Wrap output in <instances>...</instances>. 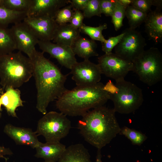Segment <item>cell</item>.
<instances>
[{
    "label": "cell",
    "mask_w": 162,
    "mask_h": 162,
    "mask_svg": "<svg viewBox=\"0 0 162 162\" xmlns=\"http://www.w3.org/2000/svg\"><path fill=\"white\" fill-rule=\"evenodd\" d=\"M16 49V43L10 28L0 26V55L13 52Z\"/></svg>",
    "instance_id": "cell-23"
},
{
    "label": "cell",
    "mask_w": 162,
    "mask_h": 162,
    "mask_svg": "<svg viewBox=\"0 0 162 162\" xmlns=\"http://www.w3.org/2000/svg\"><path fill=\"white\" fill-rule=\"evenodd\" d=\"M33 72L32 60L22 52L0 55V84L4 89L20 87L30 80Z\"/></svg>",
    "instance_id": "cell-4"
},
{
    "label": "cell",
    "mask_w": 162,
    "mask_h": 162,
    "mask_svg": "<svg viewBox=\"0 0 162 162\" xmlns=\"http://www.w3.org/2000/svg\"><path fill=\"white\" fill-rule=\"evenodd\" d=\"M70 0H32L27 16L53 18L60 8L70 4Z\"/></svg>",
    "instance_id": "cell-14"
},
{
    "label": "cell",
    "mask_w": 162,
    "mask_h": 162,
    "mask_svg": "<svg viewBox=\"0 0 162 162\" xmlns=\"http://www.w3.org/2000/svg\"><path fill=\"white\" fill-rule=\"evenodd\" d=\"M98 64L102 74L115 81L124 79L132 71L133 63L119 57L115 53L104 54L98 58Z\"/></svg>",
    "instance_id": "cell-9"
},
{
    "label": "cell",
    "mask_w": 162,
    "mask_h": 162,
    "mask_svg": "<svg viewBox=\"0 0 162 162\" xmlns=\"http://www.w3.org/2000/svg\"><path fill=\"white\" fill-rule=\"evenodd\" d=\"M72 79L77 86H86L100 82L102 73L98 64L89 60L77 62L71 69Z\"/></svg>",
    "instance_id": "cell-10"
},
{
    "label": "cell",
    "mask_w": 162,
    "mask_h": 162,
    "mask_svg": "<svg viewBox=\"0 0 162 162\" xmlns=\"http://www.w3.org/2000/svg\"><path fill=\"white\" fill-rule=\"evenodd\" d=\"M57 162H92L88 150L82 144L67 148Z\"/></svg>",
    "instance_id": "cell-19"
},
{
    "label": "cell",
    "mask_w": 162,
    "mask_h": 162,
    "mask_svg": "<svg viewBox=\"0 0 162 162\" xmlns=\"http://www.w3.org/2000/svg\"><path fill=\"white\" fill-rule=\"evenodd\" d=\"M89 0H70V4L74 10L82 11Z\"/></svg>",
    "instance_id": "cell-35"
},
{
    "label": "cell",
    "mask_w": 162,
    "mask_h": 162,
    "mask_svg": "<svg viewBox=\"0 0 162 162\" xmlns=\"http://www.w3.org/2000/svg\"><path fill=\"white\" fill-rule=\"evenodd\" d=\"M74 10L70 4L59 9L56 13L54 19L58 25L68 23L73 15Z\"/></svg>",
    "instance_id": "cell-27"
},
{
    "label": "cell",
    "mask_w": 162,
    "mask_h": 162,
    "mask_svg": "<svg viewBox=\"0 0 162 162\" xmlns=\"http://www.w3.org/2000/svg\"><path fill=\"white\" fill-rule=\"evenodd\" d=\"M27 16V12L19 11L0 7V26L8 27L10 24L22 22Z\"/></svg>",
    "instance_id": "cell-22"
},
{
    "label": "cell",
    "mask_w": 162,
    "mask_h": 162,
    "mask_svg": "<svg viewBox=\"0 0 162 162\" xmlns=\"http://www.w3.org/2000/svg\"><path fill=\"white\" fill-rule=\"evenodd\" d=\"M152 5L156 7V8L161 9L162 8V0H152Z\"/></svg>",
    "instance_id": "cell-38"
},
{
    "label": "cell",
    "mask_w": 162,
    "mask_h": 162,
    "mask_svg": "<svg viewBox=\"0 0 162 162\" xmlns=\"http://www.w3.org/2000/svg\"><path fill=\"white\" fill-rule=\"evenodd\" d=\"M131 5L148 14L152 10V0H132Z\"/></svg>",
    "instance_id": "cell-33"
},
{
    "label": "cell",
    "mask_w": 162,
    "mask_h": 162,
    "mask_svg": "<svg viewBox=\"0 0 162 162\" xmlns=\"http://www.w3.org/2000/svg\"><path fill=\"white\" fill-rule=\"evenodd\" d=\"M74 12L69 24L73 27L79 29L83 24L84 18L82 12L76 10H74Z\"/></svg>",
    "instance_id": "cell-34"
},
{
    "label": "cell",
    "mask_w": 162,
    "mask_h": 162,
    "mask_svg": "<svg viewBox=\"0 0 162 162\" xmlns=\"http://www.w3.org/2000/svg\"><path fill=\"white\" fill-rule=\"evenodd\" d=\"M23 22L32 31L39 40H53L58 26L53 18L45 16L40 17L26 16Z\"/></svg>",
    "instance_id": "cell-12"
},
{
    "label": "cell",
    "mask_w": 162,
    "mask_h": 162,
    "mask_svg": "<svg viewBox=\"0 0 162 162\" xmlns=\"http://www.w3.org/2000/svg\"><path fill=\"white\" fill-rule=\"evenodd\" d=\"M82 11L84 18H89L94 16L101 17L100 0H89Z\"/></svg>",
    "instance_id": "cell-30"
},
{
    "label": "cell",
    "mask_w": 162,
    "mask_h": 162,
    "mask_svg": "<svg viewBox=\"0 0 162 162\" xmlns=\"http://www.w3.org/2000/svg\"><path fill=\"white\" fill-rule=\"evenodd\" d=\"M42 52L49 54L56 59L62 66L70 70L77 62L71 47L52 43L51 41L39 40L38 44Z\"/></svg>",
    "instance_id": "cell-13"
},
{
    "label": "cell",
    "mask_w": 162,
    "mask_h": 162,
    "mask_svg": "<svg viewBox=\"0 0 162 162\" xmlns=\"http://www.w3.org/2000/svg\"><path fill=\"white\" fill-rule=\"evenodd\" d=\"M147 14L132 5L128 7L125 10V16L128 20L129 28L136 29L144 22Z\"/></svg>",
    "instance_id": "cell-24"
},
{
    "label": "cell",
    "mask_w": 162,
    "mask_h": 162,
    "mask_svg": "<svg viewBox=\"0 0 162 162\" xmlns=\"http://www.w3.org/2000/svg\"><path fill=\"white\" fill-rule=\"evenodd\" d=\"M2 106V105L1 102L0 98V118H1V116H2V113H1L2 111V107H1Z\"/></svg>",
    "instance_id": "cell-40"
},
{
    "label": "cell",
    "mask_w": 162,
    "mask_h": 162,
    "mask_svg": "<svg viewBox=\"0 0 162 162\" xmlns=\"http://www.w3.org/2000/svg\"><path fill=\"white\" fill-rule=\"evenodd\" d=\"M66 146L59 142L56 143L40 142L35 148V156L44 161L57 162L66 149Z\"/></svg>",
    "instance_id": "cell-17"
},
{
    "label": "cell",
    "mask_w": 162,
    "mask_h": 162,
    "mask_svg": "<svg viewBox=\"0 0 162 162\" xmlns=\"http://www.w3.org/2000/svg\"><path fill=\"white\" fill-rule=\"evenodd\" d=\"M5 90V92L0 95L2 105L4 107L9 115L17 118L16 110L17 107L23 106L20 91L18 88L11 87L7 88Z\"/></svg>",
    "instance_id": "cell-18"
},
{
    "label": "cell",
    "mask_w": 162,
    "mask_h": 162,
    "mask_svg": "<svg viewBox=\"0 0 162 162\" xmlns=\"http://www.w3.org/2000/svg\"><path fill=\"white\" fill-rule=\"evenodd\" d=\"M13 153L10 148L0 146V159L7 155H11Z\"/></svg>",
    "instance_id": "cell-36"
},
{
    "label": "cell",
    "mask_w": 162,
    "mask_h": 162,
    "mask_svg": "<svg viewBox=\"0 0 162 162\" xmlns=\"http://www.w3.org/2000/svg\"><path fill=\"white\" fill-rule=\"evenodd\" d=\"M4 133L17 145L28 146L35 148L40 143L36 132L32 129L16 127L10 124L4 126Z\"/></svg>",
    "instance_id": "cell-15"
},
{
    "label": "cell",
    "mask_w": 162,
    "mask_h": 162,
    "mask_svg": "<svg viewBox=\"0 0 162 162\" xmlns=\"http://www.w3.org/2000/svg\"><path fill=\"white\" fill-rule=\"evenodd\" d=\"M97 47V44L94 40L81 36L71 46L75 55L84 60L89 59L92 57L98 56Z\"/></svg>",
    "instance_id": "cell-21"
},
{
    "label": "cell",
    "mask_w": 162,
    "mask_h": 162,
    "mask_svg": "<svg viewBox=\"0 0 162 162\" xmlns=\"http://www.w3.org/2000/svg\"><path fill=\"white\" fill-rule=\"evenodd\" d=\"M4 0H0V7L3 6Z\"/></svg>",
    "instance_id": "cell-41"
},
{
    "label": "cell",
    "mask_w": 162,
    "mask_h": 162,
    "mask_svg": "<svg viewBox=\"0 0 162 162\" xmlns=\"http://www.w3.org/2000/svg\"><path fill=\"white\" fill-rule=\"evenodd\" d=\"M19 51L26 54L31 60L36 51L39 40L23 21L15 24L10 28Z\"/></svg>",
    "instance_id": "cell-11"
},
{
    "label": "cell",
    "mask_w": 162,
    "mask_h": 162,
    "mask_svg": "<svg viewBox=\"0 0 162 162\" xmlns=\"http://www.w3.org/2000/svg\"><path fill=\"white\" fill-rule=\"evenodd\" d=\"M107 25L106 23L96 27L88 26L83 23L79 30L80 32L88 35L91 39L99 41L102 43L106 40L102 32L103 30L107 29Z\"/></svg>",
    "instance_id": "cell-25"
},
{
    "label": "cell",
    "mask_w": 162,
    "mask_h": 162,
    "mask_svg": "<svg viewBox=\"0 0 162 162\" xmlns=\"http://www.w3.org/2000/svg\"><path fill=\"white\" fill-rule=\"evenodd\" d=\"M101 149H98L95 162H102Z\"/></svg>",
    "instance_id": "cell-39"
},
{
    "label": "cell",
    "mask_w": 162,
    "mask_h": 162,
    "mask_svg": "<svg viewBox=\"0 0 162 162\" xmlns=\"http://www.w3.org/2000/svg\"><path fill=\"white\" fill-rule=\"evenodd\" d=\"M123 31L120 34L114 37H110L102 43V49L105 54L112 53V49L118 44L124 35Z\"/></svg>",
    "instance_id": "cell-31"
},
{
    "label": "cell",
    "mask_w": 162,
    "mask_h": 162,
    "mask_svg": "<svg viewBox=\"0 0 162 162\" xmlns=\"http://www.w3.org/2000/svg\"><path fill=\"white\" fill-rule=\"evenodd\" d=\"M119 134L125 136L135 145H141L147 139L144 134L126 126L121 128Z\"/></svg>",
    "instance_id": "cell-26"
},
{
    "label": "cell",
    "mask_w": 162,
    "mask_h": 162,
    "mask_svg": "<svg viewBox=\"0 0 162 162\" xmlns=\"http://www.w3.org/2000/svg\"><path fill=\"white\" fill-rule=\"evenodd\" d=\"M79 29L69 23L58 25L53 40V43L71 47L80 36Z\"/></svg>",
    "instance_id": "cell-20"
},
{
    "label": "cell",
    "mask_w": 162,
    "mask_h": 162,
    "mask_svg": "<svg viewBox=\"0 0 162 162\" xmlns=\"http://www.w3.org/2000/svg\"><path fill=\"white\" fill-rule=\"evenodd\" d=\"M125 10L126 9L117 0L114 10L111 16V22L116 31H118L123 26Z\"/></svg>",
    "instance_id": "cell-28"
},
{
    "label": "cell",
    "mask_w": 162,
    "mask_h": 162,
    "mask_svg": "<svg viewBox=\"0 0 162 162\" xmlns=\"http://www.w3.org/2000/svg\"><path fill=\"white\" fill-rule=\"evenodd\" d=\"M109 81L106 85L113 102L115 112L122 114L133 113L142 105L144 100L142 89L135 84L122 79Z\"/></svg>",
    "instance_id": "cell-5"
},
{
    "label": "cell",
    "mask_w": 162,
    "mask_h": 162,
    "mask_svg": "<svg viewBox=\"0 0 162 162\" xmlns=\"http://www.w3.org/2000/svg\"><path fill=\"white\" fill-rule=\"evenodd\" d=\"M124 35L114 48L115 53L129 62H134L144 51L146 44L140 32L129 28L123 31Z\"/></svg>",
    "instance_id": "cell-8"
},
{
    "label": "cell",
    "mask_w": 162,
    "mask_h": 162,
    "mask_svg": "<svg viewBox=\"0 0 162 162\" xmlns=\"http://www.w3.org/2000/svg\"><path fill=\"white\" fill-rule=\"evenodd\" d=\"M110 99L106 85L99 82L67 89L56 102V108L67 116H82L91 109L104 106Z\"/></svg>",
    "instance_id": "cell-3"
},
{
    "label": "cell",
    "mask_w": 162,
    "mask_h": 162,
    "mask_svg": "<svg viewBox=\"0 0 162 162\" xmlns=\"http://www.w3.org/2000/svg\"><path fill=\"white\" fill-rule=\"evenodd\" d=\"M113 109L104 106L89 110L78 122L80 133L87 142L98 149L109 144L121 129Z\"/></svg>",
    "instance_id": "cell-2"
},
{
    "label": "cell",
    "mask_w": 162,
    "mask_h": 162,
    "mask_svg": "<svg viewBox=\"0 0 162 162\" xmlns=\"http://www.w3.org/2000/svg\"><path fill=\"white\" fill-rule=\"evenodd\" d=\"M37 50L31 60L33 65L34 76L37 91L36 108L45 115L49 104L59 98L68 89L65 86L68 74Z\"/></svg>",
    "instance_id": "cell-1"
},
{
    "label": "cell",
    "mask_w": 162,
    "mask_h": 162,
    "mask_svg": "<svg viewBox=\"0 0 162 162\" xmlns=\"http://www.w3.org/2000/svg\"><path fill=\"white\" fill-rule=\"evenodd\" d=\"M118 1L126 9L132 3V0H118Z\"/></svg>",
    "instance_id": "cell-37"
},
{
    "label": "cell",
    "mask_w": 162,
    "mask_h": 162,
    "mask_svg": "<svg viewBox=\"0 0 162 162\" xmlns=\"http://www.w3.org/2000/svg\"><path fill=\"white\" fill-rule=\"evenodd\" d=\"M44 162H53V161H44Z\"/></svg>",
    "instance_id": "cell-42"
},
{
    "label": "cell",
    "mask_w": 162,
    "mask_h": 162,
    "mask_svg": "<svg viewBox=\"0 0 162 162\" xmlns=\"http://www.w3.org/2000/svg\"><path fill=\"white\" fill-rule=\"evenodd\" d=\"M71 128V122L66 115L52 111L39 120L36 132L44 137L46 142L56 143L68 135Z\"/></svg>",
    "instance_id": "cell-7"
},
{
    "label": "cell",
    "mask_w": 162,
    "mask_h": 162,
    "mask_svg": "<svg viewBox=\"0 0 162 162\" xmlns=\"http://www.w3.org/2000/svg\"><path fill=\"white\" fill-rule=\"evenodd\" d=\"M145 23V31L149 39L156 44L162 41V12L157 8L147 14Z\"/></svg>",
    "instance_id": "cell-16"
},
{
    "label": "cell",
    "mask_w": 162,
    "mask_h": 162,
    "mask_svg": "<svg viewBox=\"0 0 162 162\" xmlns=\"http://www.w3.org/2000/svg\"><path fill=\"white\" fill-rule=\"evenodd\" d=\"M133 63L132 71L144 83L152 86L162 80V55L158 48L144 50Z\"/></svg>",
    "instance_id": "cell-6"
},
{
    "label": "cell",
    "mask_w": 162,
    "mask_h": 162,
    "mask_svg": "<svg viewBox=\"0 0 162 162\" xmlns=\"http://www.w3.org/2000/svg\"><path fill=\"white\" fill-rule=\"evenodd\" d=\"M32 2V0H4L3 6L11 10L27 12Z\"/></svg>",
    "instance_id": "cell-29"
},
{
    "label": "cell",
    "mask_w": 162,
    "mask_h": 162,
    "mask_svg": "<svg viewBox=\"0 0 162 162\" xmlns=\"http://www.w3.org/2000/svg\"><path fill=\"white\" fill-rule=\"evenodd\" d=\"M117 0H100V7L101 14L111 16L115 8Z\"/></svg>",
    "instance_id": "cell-32"
}]
</instances>
